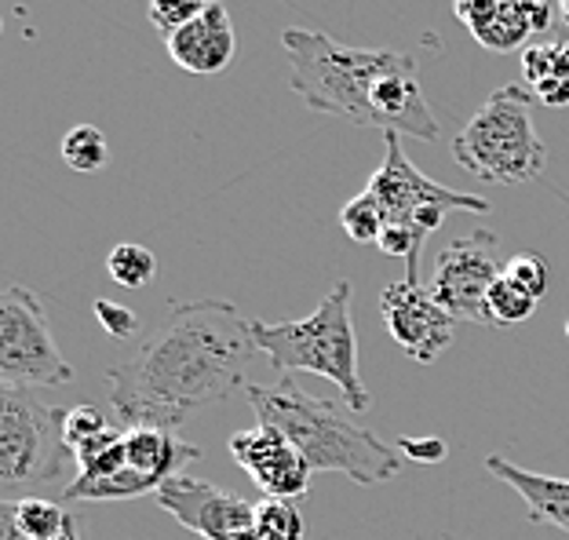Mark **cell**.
I'll return each instance as SVG.
<instances>
[{
	"label": "cell",
	"instance_id": "9a60e30c",
	"mask_svg": "<svg viewBox=\"0 0 569 540\" xmlns=\"http://www.w3.org/2000/svg\"><path fill=\"white\" fill-rule=\"evenodd\" d=\"M201 449L179 439L176 431L164 428H128L124 431V464L128 471H136L139 479H147L153 486V493L164 482H172L183 474L187 464H198Z\"/></svg>",
	"mask_w": 569,
	"mask_h": 540
},
{
	"label": "cell",
	"instance_id": "8fae6325",
	"mask_svg": "<svg viewBox=\"0 0 569 540\" xmlns=\"http://www.w3.org/2000/svg\"><path fill=\"white\" fill-rule=\"evenodd\" d=\"M380 314L391 340L420 366L438 362V354L452 343L457 332V318H452L442 303L435 300L431 289L420 281H391L380 296Z\"/></svg>",
	"mask_w": 569,
	"mask_h": 540
},
{
	"label": "cell",
	"instance_id": "30bf717a",
	"mask_svg": "<svg viewBox=\"0 0 569 540\" xmlns=\"http://www.w3.org/2000/svg\"><path fill=\"white\" fill-rule=\"evenodd\" d=\"M158 508L168 511L183 530L198 533L201 540H260L256 533V504L238 493L219 490L209 479H179L164 482L158 493Z\"/></svg>",
	"mask_w": 569,
	"mask_h": 540
},
{
	"label": "cell",
	"instance_id": "2e32d148",
	"mask_svg": "<svg viewBox=\"0 0 569 540\" xmlns=\"http://www.w3.org/2000/svg\"><path fill=\"white\" fill-rule=\"evenodd\" d=\"M486 471L497 474L500 482H508L511 490L522 497V504L533 522H545V526H555V530L569 533V479L526 471L503 457H486Z\"/></svg>",
	"mask_w": 569,
	"mask_h": 540
},
{
	"label": "cell",
	"instance_id": "603a6c76",
	"mask_svg": "<svg viewBox=\"0 0 569 540\" xmlns=\"http://www.w3.org/2000/svg\"><path fill=\"white\" fill-rule=\"evenodd\" d=\"M537 303L540 300H533V296L515 286V281L500 278L493 292H489V321H493V326H519V321L537 314Z\"/></svg>",
	"mask_w": 569,
	"mask_h": 540
},
{
	"label": "cell",
	"instance_id": "e0dca14e",
	"mask_svg": "<svg viewBox=\"0 0 569 540\" xmlns=\"http://www.w3.org/2000/svg\"><path fill=\"white\" fill-rule=\"evenodd\" d=\"M526 88L545 107H569V41L529 44L522 51Z\"/></svg>",
	"mask_w": 569,
	"mask_h": 540
},
{
	"label": "cell",
	"instance_id": "cb8c5ba5",
	"mask_svg": "<svg viewBox=\"0 0 569 540\" xmlns=\"http://www.w3.org/2000/svg\"><path fill=\"white\" fill-rule=\"evenodd\" d=\"M110 431H113L110 420L102 417V409H96V406H73V409H67V417H62V439H67L73 457L81 453L84 446L107 439Z\"/></svg>",
	"mask_w": 569,
	"mask_h": 540
},
{
	"label": "cell",
	"instance_id": "4dcf8cb0",
	"mask_svg": "<svg viewBox=\"0 0 569 540\" xmlns=\"http://www.w3.org/2000/svg\"><path fill=\"white\" fill-rule=\"evenodd\" d=\"M566 337H569V321H566Z\"/></svg>",
	"mask_w": 569,
	"mask_h": 540
},
{
	"label": "cell",
	"instance_id": "52a82bcc",
	"mask_svg": "<svg viewBox=\"0 0 569 540\" xmlns=\"http://www.w3.org/2000/svg\"><path fill=\"white\" fill-rule=\"evenodd\" d=\"M0 380L4 388L22 391H44L73 380L41 296L22 286H11L0 300Z\"/></svg>",
	"mask_w": 569,
	"mask_h": 540
},
{
	"label": "cell",
	"instance_id": "6da1fadb",
	"mask_svg": "<svg viewBox=\"0 0 569 540\" xmlns=\"http://www.w3.org/2000/svg\"><path fill=\"white\" fill-rule=\"evenodd\" d=\"M256 354L252 321L230 300L176 303L158 329L107 369L110 406L128 428L179 431L193 413L249 391Z\"/></svg>",
	"mask_w": 569,
	"mask_h": 540
},
{
	"label": "cell",
	"instance_id": "ba28073f",
	"mask_svg": "<svg viewBox=\"0 0 569 540\" xmlns=\"http://www.w3.org/2000/svg\"><path fill=\"white\" fill-rule=\"evenodd\" d=\"M383 164L369 179V194L383 204L387 223H406L417 227L423 234H435L438 227L446 223L449 212H486L489 201L482 194H463V190H452L438 179L423 176L417 164L406 158L402 150V136L387 132L383 136Z\"/></svg>",
	"mask_w": 569,
	"mask_h": 540
},
{
	"label": "cell",
	"instance_id": "4fadbf2b",
	"mask_svg": "<svg viewBox=\"0 0 569 540\" xmlns=\"http://www.w3.org/2000/svg\"><path fill=\"white\" fill-rule=\"evenodd\" d=\"M452 11L475 41L497 56L529 48L533 37L548 33L555 19L551 0H452Z\"/></svg>",
	"mask_w": 569,
	"mask_h": 540
},
{
	"label": "cell",
	"instance_id": "44dd1931",
	"mask_svg": "<svg viewBox=\"0 0 569 540\" xmlns=\"http://www.w3.org/2000/svg\"><path fill=\"white\" fill-rule=\"evenodd\" d=\"M67 519H70V511L62 508V500H48V497L16 500V522L30 540H51L67 526Z\"/></svg>",
	"mask_w": 569,
	"mask_h": 540
},
{
	"label": "cell",
	"instance_id": "3957f363",
	"mask_svg": "<svg viewBox=\"0 0 569 540\" xmlns=\"http://www.w3.org/2000/svg\"><path fill=\"white\" fill-rule=\"evenodd\" d=\"M249 406L260 423L278 428L315 471L347 474L358 486H380L402 471L398 446L380 442L369 428H361L355 413L303 391L300 383L281 377L274 383H252Z\"/></svg>",
	"mask_w": 569,
	"mask_h": 540
},
{
	"label": "cell",
	"instance_id": "ac0fdd59",
	"mask_svg": "<svg viewBox=\"0 0 569 540\" xmlns=\"http://www.w3.org/2000/svg\"><path fill=\"white\" fill-rule=\"evenodd\" d=\"M62 161H67V169L73 172H99L102 164L110 161V147H107V136L99 132L96 124H73L67 136H62Z\"/></svg>",
	"mask_w": 569,
	"mask_h": 540
},
{
	"label": "cell",
	"instance_id": "8992f818",
	"mask_svg": "<svg viewBox=\"0 0 569 540\" xmlns=\"http://www.w3.org/2000/svg\"><path fill=\"white\" fill-rule=\"evenodd\" d=\"M62 417L37 398V391L0 388V486L16 490H59L67 493L70 464H77L67 439H62Z\"/></svg>",
	"mask_w": 569,
	"mask_h": 540
},
{
	"label": "cell",
	"instance_id": "f1b7e54d",
	"mask_svg": "<svg viewBox=\"0 0 569 540\" xmlns=\"http://www.w3.org/2000/svg\"><path fill=\"white\" fill-rule=\"evenodd\" d=\"M0 540H30L16 522V500H4V504H0Z\"/></svg>",
	"mask_w": 569,
	"mask_h": 540
},
{
	"label": "cell",
	"instance_id": "d4e9b609",
	"mask_svg": "<svg viewBox=\"0 0 569 540\" xmlns=\"http://www.w3.org/2000/svg\"><path fill=\"white\" fill-rule=\"evenodd\" d=\"M503 278L515 281L519 289H526L529 296H533V300H540V296H545L548 286H551V270H548V263L540 260V256H533V252L511 256V260L503 263Z\"/></svg>",
	"mask_w": 569,
	"mask_h": 540
},
{
	"label": "cell",
	"instance_id": "83f0119b",
	"mask_svg": "<svg viewBox=\"0 0 569 540\" xmlns=\"http://www.w3.org/2000/svg\"><path fill=\"white\" fill-rule=\"evenodd\" d=\"M398 449L417 464H442L449 446L442 439H398Z\"/></svg>",
	"mask_w": 569,
	"mask_h": 540
},
{
	"label": "cell",
	"instance_id": "7a4b0ae2",
	"mask_svg": "<svg viewBox=\"0 0 569 540\" xmlns=\"http://www.w3.org/2000/svg\"><path fill=\"white\" fill-rule=\"evenodd\" d=\"M289 88L321 118L435 143L438 121L423 99L417 59L391 48H351L321 30H284Z\"/></svg>",
	"mask_w": 569,
	"mask_h": 540
},
{
	"label": "cell",
	"instance_id": "ffe728a7",
	"mask_svg": "<svg viewBox=\"0 0 569 540\" xmlns=\"http://www.w3.org/2000/svg\"><path fill=\"white\" fill-rule=\"evenodd\" d=\"M340 227H343V234L355 241V246H377L383 227H387L383 204L366 190V194L351 198L340 209Z\"/></svg>",
	"mask_w": 569,
	"mask_h": 540
},
{
	"label": "cell",
	"instance_id": "f546056e",
	"mask_svg": "<svg viewBox=\"0 0 569 540\" xmlns=\"http://www.w3.org/2000/svg\"><path fill=\"white\" fill-rule=\"evenodd\" d=\"M51 540H81V526H77V519L70 516L67 526H62V530H59L56 537H51Z\"/></svg>",
	"mask_w": 569,
	"mask_h": 540
},
{
	"label": "cell",
	"instance_id": "5b68a950",
	"mask_svg": "<svg viewBox=\"0 0 569 540\" xmlns=\"http://www.w3.org/2000/svg\"><path fill=\"white\" fill-rule=\"evenodd\" d=\"M533 92L503 84L452 139V161L482 183L526 187L548 169V147L533 124Z\"/></svg>",
	"mask_w": 569,
	"mask_h": 540
},
{
	"label": "cell",
	"instance_id": "9c48e42d",
	"mask_svg": "<svg viewBox=\"0 0 569 540\" xmlns=\"http://www.w3.org/2000/svg\"><path fill=\"white\" fill-rule=\"evenodd\" d=\"M503 278L500 267V241L493 230L478 227L475 234L457 238L438 252L431 296L457 321L475 326H493L489 321V292Z\"/></svg>",
	"mask_w": 569,
	"mask_h": 540
},
{
	"label": "cell",
	"instance_id": "7402d4cb",
	"mask_svg": "<svg viewBox=\"0 0 569 540\" xmlns=\"http://www.w3.org/2000/svg\"><path fill=\"white\" fill-rule=\"evenodd\" d=\"M256 533L260 540H303V516L296 500H260L256 504Z\"/></svg>",
	"mask_w": 569,
	"mask_h": 540
},
{
	"label": "cell",
	"instance_id": "4316f807",
	"mask_svg": "<svg viewBox=\"0 0 569 540\" xmlns=\"http://www.w3.org/2000/svg\"><path fill=\"white\" fill-rule=\"evenodd\" d=\"M96 321L102 329H107V337H132L139 332V314L132 307L124 303H113V300H96Z\"/></svg>",
	"mask_w": 569,
	"mask_h": 540
},
{
	"label": "cell",
	"instance_id": "7c38bea8",
	"mask_svg": "<svg viewBox=\"0 0 569 540\" xmlns=\"http://www.w3.org/2000/svg\"><path fill=\"white\" fill-rule=\"evenodd\" d=\"M230 457L234 464L260 486L263 497L274 500H300L310 490V474L315 468L278 428L270 423H256L249 431L230 434Z\"/></svg>",
	"mask_w": 569,
	"mask_h": 540
},
{
	"label": "cell",
	"instance_id": "d6986e66",
	"mask_svg": "<svg viewBox=\"0 0 569 540\" xmlns=\"http://www.w3.org/2000/svg\"><path fill=\"white\" fill-rule=\"evenodd\" d=\"M107 274L124 289H147L158 274V256L136 246V241H121L107 256Z\"/></svg>",
	"mask_w": 569,
	"mask_h": 540
},
{
	"label": "cell",
	"instance_id": "5bb4252c",
	"mask_svg": "<svg viewBox=\"0 0 569 540\" xmlns=\"http://www.w3.org/2000/svg\"><path fill=\"white\" fill-rule=\"evenodd\" d=\"M168 59L187 73H219L230 67L238 51L234 22H230L227 4L209 0V8L198 19L187 22L183 30H176L172 37H164Z\"/></svg>",
	"mask_w": 569,
	"mask_h": 540
},
{
	"label": "cell",
	"instance_id": "277c9868",
	"mask_svg": "<svg viewBox=\"0 0 569 540\" xmlns=\"http://www.w3.org/2000/svg\"><path fill=\"white\" fill-rule=\"evenodd\" d=\"M351 281H336V286L321 296L315 314L300 321H278V326H263L252 321V337L260 354L270 358L281 377L289 372H315L336 383L343 394V406L351 413H366L372 394L358 377V337L351 321Z\"/></svg>",
	"mask_w": 569,
	"mask_h": 540
},
{
	"label": "cell",
	"instance_id": "484cf974",
	"mask_svg": "<svg viewBox=\"0 0 569 540\" xmlns=\"http://www.w3.org/2000/svg\"><path fill=\"white\" fill-rule=\"evenodd\" d=\"M204 8H209V0H150V22L158 26L164 37H172L176 30H183L187 22L198 19Z\"/></svg>",
	"mask_w": 569,
	"mask_h": 540
}]
</instances>
